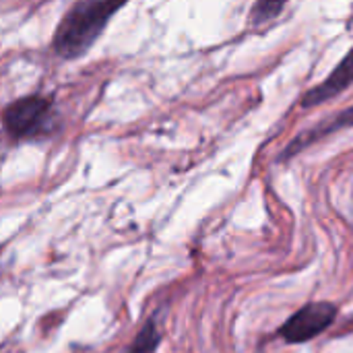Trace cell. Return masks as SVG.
Returning a JSON list of instances; mask_svg holds the SVG:
<instances>
[{
    "label": "cell",
    "mask_w": 353,
    "mask_h": 353,
    "mask_svg": "<svg viewBox=\"0 0 353 353\" xmlns=\"http://www.w3.org/2000/svg\"><path fill=\"white\" fill-rule=\"evenodd\" d=\"M353 126V105L350 108H345L343 112H339L337 116H333L327 124H321V126H316V128H312V130H304L300 137H296V141L292 143V145H288V149L283 151V159L285 157H292V155H296L298 151H302V149H306L310 143H314V141H319V139H323V137H329V134H333V132H339V130H343V128H350Z\"/></svg>",
    "instance_id": "obj_5"
},
{
    "label": "cell",
    "mask_w": 353,
    "mask_h": 353,
    "mask_svg": "<svg viewBox=\"0 0 353 353\" xmlns=\"http://www.w3.org/2000/svg\"><path fill=\"white\" fill-rule=\"evenodd\" d=\"M288 0H256L252 10H250V21L252 25H265L279 17V12L285 8Z\"/></svg>",
    "instance_id": "obj_7"
},
{
    "label": "cell",
    "mask_w": 353,
    "mask_h": 353,
    "mask_svg": "<svg viewBox=\"0 0 353 353\" xmlns=\"http://www.w3.org/2000/svg\"><path fill=\"white\" fill-rule=\"evenodd\" d=\"M353 83V46L352 50L345 54V58L331 70V74L319 83L316 87H312L310 91L304 93L302 97V105L304 108H314L321 103L331 101L333 97L341 95L343 91H347Z\"/></svg>",
    "instance_id": "obj_4"
},
{
    "label": "cell",
    "mask_w": 353,
    "mask_h": 353,
    "mask_svg": "<svg viewBox=\"0 0 353 353\" xmlns=\"http://www.w3.org/2000/svg\"><path fill=\"white\" fill-rule=\"evenodd\" d=\"M335 316H337V306L329 302H312L300 308L294 316H290L279 329V335L288 343H306L316 335H321L325 329H329Z\"/></svg>",
    "instance_id": "obj_3"
},
{
    "label": "cell",
    "mask_w": 353,
    "mask_h": 353,
    "mask_svg": "<svg viewBox=\"0 0 353 353\" xmlns=\"http://www.w3.org/2000/svg\"><path fill=\"white\" fill-rule=\"evenodd\" d=\"M159 343H161V331L157 327V321L149 319L124 353H155Z\"/></svg>",
    "instance_id": "obj_6"
},
{
    "label": "cell",
    "mask_w": 353,
    "mask_h": 353,
    "mask_svg": "<svg viewBox=\"0 0 353 353\" xmlns=\"http://www.w3.org/2000/svg\"><path fill=\"white\" fill-rule=\"evenodd\" d=\"M0 120L10 139L33 141L50 134L56 122V110L46 95H23L2 110Z\"/></svg>",
    "instance_id": "obj_2"
},
{
    "label": "cell",
    "mask_w": 353,
    "mask_h": 353,
    "mask_svg": "<svg viewBox=\"0 0 353 353\" xmlns=\"http://www.w3.org/2000/svg\"><path fill=\"white\" fill-rule=\"evenodd\" d=\"M126 2L128 0H77L54 31L52 48L56 56L62 60L85 56Z\"/></svg>",
    "instance_id": "obj_1"
}]
</instances>
